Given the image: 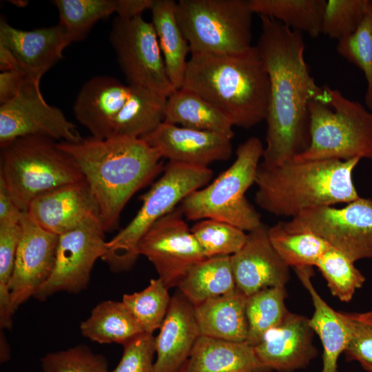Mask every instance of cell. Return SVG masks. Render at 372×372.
I'll use <instances>...</instances> for the list:
<instances>
[{
    "mask_svg": "<svg viewBox=\"0 0 372 372\" xmlns=\"http://www.w3.org/2000/svg\"><path fill=\"white\" fill-rule=\"evenodd\" d=\"M261 33L256 45L270 81L262 161L268 167L290 161L310 143L309 103L323 101V86L311 76L304 59L302 34L272 18L260 16Z\"/></svg>",
    "mask_w": 372,
    "mask_h": 372,
    "instance_id": "cell-1",
    "label": "cell"
},
{
    "mask_svg": "<svg viewBox=\"0 0 372 372\" xmlns=\"http://www.w3.org/2000/svg\"><path fill=\"white\" fill-rule=\"evenodd\" d=\"M58 144L82 174L105 232L118 227L130 199L165 167L159 152L140 138L91 136L77 143Z\"/></svg>",
    "mask_w": 372,
    "mask_h": 372,
    "instance_id": "cell-2",
    "label": "cell"
},
{
    "mask_svg": "<svg viewBox=\"0 0 372 372\" xmlns=\"http://www.w3.org/2000/svg\"><path fill=\"white\" fill-rule=\"evenodd\" d=\"M183 87L214 105L234 126L249 129L266 120L270 81L256 45L236 54H191Z\"/></svg>",
    "mask_w": 372,
    "mask_h": 372,
    "instance_id": "cell-3",
    "label": "cell"
},
{
    "mask_svg": "<svg viewBox=\"0 0 372 372\" xmlns=\"http://www.w3.org/2000/svg\"><path fill=\"white\" fill-rule=\"evenodd\" d=\"M360 161L293 158L272 167L260 163L255 201L269 214L291 218L307 209L347 204L360 198L353 179Z\"/></svg>",
    "mask_w": 372,
    "mask_h": 372,
    "instance_id": "cell-4",
    "label": "cell"
},
{
    "mask_svg": "<svg viewBox=\"0 0 372 372\" xmlns=\"http://www.w3.org/2000/svg\"><path fill=\"white\" fill-rule=\"evenodd\" d=\"M0 178L22 211L40 195L84 180L56 141L37 136L19 138L1 147Z\"/></svg>",
    "mask_w": 372,
    "mask_h": 372,
    "instance_id": "cell-5",
    "label": "cell"
},
{
    "mask_svg": "<svg viewBox=\"0 0 372 372\" xmlns=\"http://www.w3.org/2000/svg\"><path fill=\"white\" fill-rule=\"evenodd\" d=\"M323 101L309 103L310 143L298 160L372 161V112L324 85Z\"/></svg>",
    "mask_w": 372,
    "mask_h": 372,
    "instance_id": "cell-6",
    "label": "cell"
},
{
    "mask_svg": "<svg viewBox=\"0 0 372 372\" xmlns=\"http://www.w3.org/2000/svg\"><path fill=\"white\" fill-rule=\"evenodd\" d=\"M264 147L251 136L241 143L233 163L211 183L187 196L179 206L189 220L215 219L232 225L244 231L260 226V216L245 194L255 184Z\"/></svg>",
    "mask_w": 372,
    "mask_h": 372,
    "instance_id": "cell-7",
    "label": "cell"
},
{
    "mask_svg": "<svg viewBox=\"0 0 372 372\" xmlns=\"http://www.w3.org/2000/svg\"><path fill=\"white\" fill-rule=\"evenodd\" d=\"M212 177L209 167L168 162L162 175L142 196V205L136 216L107 241L101 260L114 272L130 270L139 256V242L149 228L190 194L207 185Z\"/></svg>",
    "mask_w": 372,
    "mask_h": 372,
    "instance_id": "cell-8",
    "label": "cell"
},
{
    "mask_svg": "<svg viewBox=\"0 0 372 372\" xmlns=\"http://www.w3.org/2000/svg\"><path fill=\"white\" fill-rule=\"evenodd\" d=\"M176 14L191 54H230L251 46L248 0H180Z\"/></svg>",
    "mask_w": 372,
    "mask_h": 372,
    "instance_id": "cell-9",
    "label": "cell"
},
{
    "mask_svg": "<svg viewBox=\"0 0 372 372\" xmlns=\"http://www.w3.org/2000/svg\"><path fill=\"white\" fill-rule=\"evenodd\" d=\"M290 232H311L354 262L372 258V199L361 198L342 208L323 206L305 210L287 222Z\"/></svg>",
    "mask_w": 372,
    "mask_h": 372,
    "instance_id": "cell-10",
    "label": "cell"
},
{
    "mask_svg": "<svg viewBox=\"0 0 372 372\" xmlns=\"http://www.w3.org/2000/svg\"><path fill=\"white\" fill-rule=\"evenodd\" d=\"M110 41L127 83L147 88L166 97L175 90L168 78L156 33L141 16L116 17Z\"/></svg>",
    "mask_w": 372,
    "mask_h": 372,
    "instance_id": "cell-11",
    "label": "cell"
},
{
    "mask_svg": "<svg viewBox=\"0 0 372 372\" xmlns=\"http://www.w3.org/2000/svg\"><path fill=\"white\" fill-rule=\"evenodd\" d=\"M105 233L99 216L93 214L59 235L53 271L33 298L44 301L59 292L85 289L94 263L106 252Z\"/></svg>",
    "mask_w": 372,
    "mask_h": 372,
    "instance_id": "cell-12",
    "label": "cell"
},
{
    "mask_svg": "<svg viewBox=\"0 0 372 372\" xmlns=\"http://www.w3.org/2000/svg\"><path fill=\"white\" fill-rule=\"evenodd\" d=\"M40 83L26 76L17 94L0 106V146L19 138L37 136L77 143L83 138L56 107L47 103Z\"/></svg>",
    "mask_w": 372,
    "mask_h": 372,
    "instance_id": "cell-13",
    "label": "cell"
},
{
    "mask_svg": "<svg viewBox=\"0 0 372 372\" xmlns=\"http://www.w3.org/2000/svg\"><path fill=\"white\" fill-rule=\"evenodd\" d=\"M138 253L149 260L169 289L176 287L187 271L205 258L179 207L149 228L139 242Z\"/></svg>",
    "mask_w": 372,
    "mask_h": 372,
    "instance_id": "cell-14",
    "label": "cell"
},
{
    "mask_svg": "<svg viewBox=\"0 0 372 372\" xmlns=\"http://www.w3.org/2000/svg\"><path fill=\"white\" fill-rule=\"evenodd\" d=\"M21 234L9 284L10 305L19 307L34 296L50 278L55 264L59 235L32 222L26 212L21 219Z\"/></svg>",
    "mask_w": 372,
    "mask_h": 372,
    "instance_id": "cell-15",
    "label": "cell"
},
{
    "mask_svg": "<svg viewBox=\"0 0 372 372\" xmlns=\"http://www.w3.org/2000/svg\"><path fill=\"white\" fill-rule=\"evenodd\" d=\"M141 138L169 162L208 167L228 160L232 154L231 138L226 136L165 122Z\"/></svg>",
    "mask_w": 372,
    "mask_h": 372,
    "instance_id": "cell-16",
    "label": "cell"
},
{
    "mask_svg": "<svg viewBox=\"0 0 372 372\" xmlns=\"http://www.w3.org/2000/svg\"><path fill=\"white\" fill-rule=\"evenodd\" d=\"M265 224L249 231L242 248L230 256L236 288L247 296L268 287H285L289 267L273 247Z\"/></svg>",
    "mask_w": 372,
    "mask_h": 372,
    "instance_id": "cell-17",
    "label": "cell"
},
{
    "mask_svg": "<svg viewBox=\"0 0 372 372\" xmlns=\"http://www.w3.org/2000/svg\"><path fill=\"white\" fill-rule=\"evenodd\" d=\"M313 333L309 318L289 312L254 349L260 362L270 371L293 372L306 368L317 357Z\"/></svg>",
    "mask_w": 372,
    "mask_h": 372,
    "instance_id": "cell-18",
    "label": "cell"
},
{
    "mask_svg": "<svg viewBox=\"0 0 372 372\" xmlns=\"http://www.w3.org/2000/svg\"><path fill=\"white\" fill-rule=\"evenodd\" d=\"M71 41L59 25L22 30L0 21V45L16 60L19 70L28 78L39 82L43 75L63 58Z\"/></svg>",
    "mask_w": 372,
    "mask_h": 372,
    "instance_id": "cell-19",
    "label": "cell"
},
{
    "mask_svg": "<svg viewBox=\"0 0 372 372\" xmlns=\"http://www.w3.org/2000/svg\"><path fill=\"white\" fill-rule=\"evenodd\" d=\"M25 212L36 225L59 236L76 227L90 215H98V209L84 180L39 196L30 203Z\"/></svg>",
    "mask_w": 372,
    "mask_h": 372,
    "instance_id": "cell-20",
    "label": "cell"
},
{
    "mask_svg": "<svg viewBox=\"0 0 372 372\" xmlns=\"http://www.w3.org/2000/svg\"><path fill=\"white\" fill-rule=\"evenodd\" d=\"M201 335L194 305L178 290L155 337V372H178Z\"/></svg>",
    "mask_w": 372,
    "mask_h": 372,
    "instance_id": "cell-21",
    "label": "cell"
},
{
    "mask_svg": "<svg viewBox=\"0 0 372 372\" xmlns=\"http://www.w3.org/2000/svg\"><path fill=\"white\" fill-rule=\"evenodd\" d=\"M131 92L116 78L97 76L85 83L74 104L76 120L96 138L112 136L115 121L125 105Z\"/></svg>",
    "mask_w": 372,
    "mask_h": 372,
    "instance_id": "cell-22",
    "label": "cell"
},
{
    "mask_svg": "<svg viewBox=\"0 0 372 372\" xmlns=\"http://www.w3.org/2000/svg\"><path fill=\"white\" fill-rule=\"evenodd\" d=\"M182 372H270L258 360L254 347L200 335Z\"/></svg>",
    "mask_w": 372,
    "mask_h": 372,
    "instance_id": "cell-23",
    "label": "cell"
},
{
    "mask_svg": "<svg viewBox=\"0 0 372 372\" xmlns=\"http://www.w3.org/2000/svg\"><path fill=\"white\" fill-rule=\"evenodd\" d=\"M302 285L309 292L314 311L310 325L321 340L323 348L321 372H338V361L349 340V329L341 312L333 309L316 291L311 282L312 267L294 268Z\"/></svg>",
    "mask_w": 372,
    "mask_h": 372,
    "instance_id": "cell-24",
    "label": "cell"
},
{
    "mask_svg": "<svg viewBox=\"0 0 372 372\" xmlns=\"http://www.w3.org/2000/svg\"><path fill=\"white\" fill-rule=\"evenodd\" d=\"M247 300V296L236 289L194 305L201 335L246 342L248 333Z\"/></svg>",
    "mask_w": 372,
    "mask_h": 372,
    "instance_id": "cell-25",
    "label": "cell"
},
{
    "mask_svg": "<svg viewBox=\"0 0 372 372\" xmlns=\"http://www.w3.org/2000/svg\"><path fill=\"white\" fill-rule=\"evenodd\" d=\"M176 1L154 0L151 8L154 28L168 78L174 90L183 85L189 45L179 25ZM191 53V52H190Z\"/></svg>",
    "mask_w": 372,
    "mask_h": 372,
    "instance_id": "cell-26",
    "label": "cell"
},
{
    "mask_svg": "<svg viewBox=\"0 0 372 372\" xmlns=\"http://www.w3.org/2000/svg\"><path fill=\"white\" fill-rule=\"evenodd\" d=\"M164 122L186 128L234 136L231 121L191 90L182 87L167 97Z\"/></svg>",
    "mask_w": 372,
    "mask_h": 372,
    "instance_id": "cell-27",
    "label": "cell"
},
{
    "mask_svg": "<svg viewBox=\"0 0 372 372\" xmlns=\"http://www.w3.org/2000/svg\"><path fill=\"white\" fill-rule=\"evenodd\" d=\"M178 290L194 305L237 289L230 256L205 258L178 282Z\"/></svg>",
    "mask_w": 372,
    "mask_h": 372,
    "instance_id": "cell-28",
    "label": "cell"
},
{
    "mask_svg": "<svg viewBox=\"0 0 372 372\" xmlns=\"http://www.w3.org/2000/svg\"><path fill=\"white\" fill-rule=\"evenodd\" d=\"M79 329L83 336L99 344L124 345L144 333L122 301L110 300L97 304Z\"/></svg>",
    "mask_w": 372,
    "mask_h": 372,
    "instance_id": "cell-29",
    "label": "cell"
},
{
    "mask_svg": "<svg viewBox=\"0 0 372 372\" xmlns=\"http://www.w3.org/2000/svg\"><path fill=\"white\" fill-rule=\"evenodd\" d=\"M130 85L129 99L115 121L112 136L141 138L164 122L167 97L143 87Z\"/></svg>",
    "mask_w": 372,
    "mask_h": 372,
    "instance_id": "cell-30",
    "label": "cell"
},
{
    "mask_svg": "<svg viewBox=\"0 0 372 372\" xmlns=\"http://www.w3.org/2000/svg\"><path fill=\"white\" fill-rule=\"evenodd\" d=\"M253 13L315 38L322 33L326 0H248Z\"/></svg>",
    "mask_w": 372,
    "mask_h": 372,
    "instance_id": "cell-31",
    "label": "cell"
},
{
    "mask_svg": "<svg viewBox=\"0 0 372 372\" xmlns=\"http://www.w3.org/2000/svg\"><path fill=\"white\" fill-rule=\"evenodd\" d=\"M286 296L285 287H274L261 289L247 296V343L255 346L269 330L285 320L289 313L285 302Z\"/></svg>",
    "mask_w": 372,
    "mask_h": 372,
    "instance_id": "cell-32",
    "label": "cell"
},
{
    "mask_svg": "<svg viewBox=\"0 0 372 372\" xmlns=\"http://www.w3.org/2000/svg\"><path fill=\"white\" fill-rule=\"evenodd\" d=\"M270 241L283 261L294 268L316 266L330 247L320 237L311 232H290L279 222L269 227Z\"/></svg>",
    "mask_w": 372,
    "mask_h": 372,
    "instance_id": "cell-33",
    "label": "cell"
},
{
    "mask_svg": "<svg viewBox=\"0 0 372 372\" xmlns=\"http://www.w3.org/2000/svg\"><path fill=\"white\" fill-rule=\"evenodd\" d=\"M59 25L71 42L83 39L99 21L118 10V0H54Z\"/></svg>",
    "mask_w": 372,
    "mask_h": 372,
    "instance_id": "cell-34",
    "label": "cell"
},
{
    "mask_svg": "<svg viewBox=\"0 0 372 372\" xmlns=\"http://www.w3.org/2000/svg\"><path fill=\"white\" fill-rule=\"evenodd\" d=\"M168 290L157 278L151 279L144 289L123 296L122 302L144 333L153 334L161 327L172 300Z\"/></svg>",
    "mask_w": 372,
    "mask_h": 372,
    "instance_id": "cell-35",
    "label": "cell"
},
{
    "mask_svg": "<svg viewBox=\"0 0 372 372\" xmlns=\"http://www.w3.org/2000/svg\"><path fill=\"white\" fill-rule=\"evenodd\" d=\"M316 267L325 278L331 294L342 302H349L365 282L364 276L355 267L354 262L331 246L320 257Z\"/></svg>",
    "mask_w": 372,
    "mask_h": 372,
    "instance_id": "cell-36",
    "label": "cell"
},
{
    "mask_svg": "<svg viewBox=\"0 0 372 372\" xmlns=\"http://www.w3.org/2000/svg\"><path fill=\"white\" fill-rule=\"evenodd\" d=\"M205 258L231 256L244 245L247 234L229 223L203 219L191 227Z\"/></svg>",
    "mask_w": 372,
    "mask_h": 372,
    "instance_id": "cell-37",
    "label": "cell"
},
{
    "mask_svg": "<svg viewBox=\"0 0 372 372\" xmlns=\"http://www.w3.org/2000/svg\"><path fill=\"white\" fill-rule=\"evenodd\" d=\"M340 56L359 68L364 74L366 90V107L372 110V1L358 28L351 34L338 41Z\"/></svg>",
    "mask_w": 372,
    "mask_h": 372,
    "instance_id": "cell-38",
    "label": "cell"
},
{
    "mask_svg": "<svg viewBox=\"0 0 372 372\" xmlns=\"http://www.w3.org/2000/svg\"><path fill=\"white\" fill-rule=\"evenodd\" d=\"M21 234V220L0 223V327L1 329H10L12 326L14 313L10 305L9 284L13 272Z\"/></svg>",
    "mask_w": 372,
    "mask_h": 372,
    "instance_id": "cell-39",
    "label": "cell"
},
{
    "mask_svg": "<svg viewBox=\"0 0 372 372\" xmlns=\"http://www.w3.org/2000/svg\"><path fill=\"white\" fill-rule=\"evenodd\" d=\"M371 0H328L322 33L338 41L353 34L362 22Z\"/></svg>",
    "mask_w": 372,
    "mask_h": 372,
    "instance_id": "cell-40",
    "label": "cell"
},
{
    "mask_svg": "<svg viewBox=\"0 0 372 372\" xmlns=\"http://www.w3.org/2000/svg\"><path fill=\"white\" fill-rule=\"evenodd\" d=\"M41 365L43 372H110L105 357L84 344L46 353Z\"/></svg>",
    "mask_w": 372,
    "mask_h": 372,
    "instance_id": "cell-41",
    "label": "cell"
},
{
    "mask_svg": "<svg viewBox=\"0 0 372 372\" xmlns=\"http://www.w3.org/2000/svg\"><path fill=\"white\" fill-rule=\"evenodd\" d=\"M341 313L349 329L346 360L372 365V311Z\"/></svg>",
    "mask_w": 372,
    "mask_h": 372,
    "instance_id": "cell-42",
    "label": "cell"
},
{
    "mask_svg": "<svg viewBox=\"0 0 372 372\" xmlns=\"http://www.w3.org/2000/svg\"><path fill=\"white\" fill-rule=\"evenodd\" d=\"M122 357L110 372H155V337L143 333L125 344Z\"/></svg>",
    "mask_w": 372,
    "mask_h": 372,
    "instance_id": "cell-43",
    "label": "cell"
},
{
    "mask_svg": "<svg viewBox=\"0 0 372 372\" xmlns=\"http://www.w3.org/2000/svg\"><path fill=\"white\" fill-rule=\"evenodd\" d=\"M27 76L21 71L12 70L0 74V103L12 99Z\"/></svg>",
    "mask_w": 372,
    "mask_h": 372,
    "instance_id": "cell-44",
    "label": "cell"
},
{
    "mask_svg": "<svg viewBox=\"0 0 372 372\" xmlns=\"http://www.w3.org/2000/svg\"><path fill=\"white\" fill-rule=\"evenodd\" d=\"M23 212L15 205L3 180L0 178V223L20 220Z\"/></svg>",
    "mask_w": 372,
    "mask_h": 372,
    "instance_id": "cell-45",
    "label": "cell"
},
{
    "mask_svg": "<svg viewBox=\"0 0 372 372\" xmlns=\"http://www.w3.org/2000/svg\"><path fill=\"white\" fill-rule=\"evenodd\" d=\"M154 0H118L117 17L122 19H132L146 10H151Z\"/></svg>",
    "mask_w": 372,
    "mask_h": 372,
    "instance_id": "cell-46",
    "label": "cell"
},
{
    "mask_svg": "<svg viewBox=\"0 0 372 372\" xmlns=\"http://www.w3.org/2000/svg\"><path fill=\"white\" fill-rule=\"evenodd\" d=\"M10 358V351L8 342L3 331L1 329L0 335V361L1 363L7 362Z\"/></svg>",
    "mask_w": 372,
    "mask_h": 372,
    "instance_id": "cell-47",
    "label": "cell"
},
{
    "mask_svg": "<svg viewBox=\"0 0 372 372\" xmlns=\"http://www.w3.org/2000/svg\"><path fill=\"white\" fill-rule=\"evenodd\" d=\"M362 368L367 372H372V365L367 364H360Z\"/></svg>",
    "mask_w": 372,
    "mask_h": 372,
    "instance_id": "cell-48",
    "label": "cell"
},
{
    "mask_svg": "<svg viewBox=\"0 0 372 372\" xmlns=\"http://www.w3.org/2000/svg\"><path fill=\"white\" fill-rule=\"evenodd\" d=\"M178 372H182V369H181L179 371H178Z\"/></svg>",
    "mask_w": 372,
    "mask_h": 372,
    "instance_id": "cell-49",
    "label": "cell"
}]
</instances>
